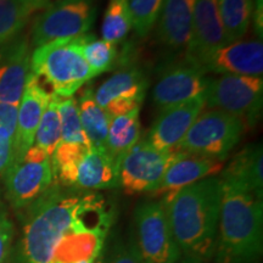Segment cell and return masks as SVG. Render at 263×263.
Returning <instances> with one entry per match:
<instances>
[{"mask_svg":"<svg viewBox=\"0 0 263 263\" xmlns=\"http://www.w3.org/2000/svg\"><path fill=\"white\" fill-rule=\"evenodd\" d=\"M20 263H51L62 238L84 223L112 218L104 196L97 193H73L52 184L26 207Z\"/></svg>","mask_w":263,"mask_h":263,"instance_id":"cell-1","label":"cell"},{"mask_svg":"<svg viewBox=\"0 0 263 263\" xmlns=\"http://www.w3.org/2000/svg\"><path fill=\"white\" fill-rule=\"evenodd\" d=\"M222 186L221 177H210L161 200L183 257L209 261L215 256Z\"/></svg>","mask_w":263,"mask_h":263,"instance_id":"cell-2","label":"cell"},{"mask_svg":"<svg viewBox=\"0 0 263 263\" xmlns=\"http://www.w3.org/2000/svg\"><path fill=\"white\" fill-rule=\"evenodd\" d=\"M217 263H255L263 250V202L250 190L222 179Z\"/></svg>","mask_w":263,"mask_h":263,"instance_id":"cell-3","label":"cell"},{"mask_svg":"<svg viewBox=\"0 0 263 263\" xmlns=\"http://www.w3.org/2000/svg\"><path fill=\"white\" fill-rule=\"evenodd\" d=\"M31 72L50 85L58 98L74 97L95 77L84 59L81 37L58 39L35 48L31 52Z\"/></svg>","mask_w":263,"mask_h":263,"instance_id":"cell-4","label":"cell"},{"mask_svg":"<svg viewBox=\"0 0 263 263\" xmlns=\"http://www.w3.org/2000/svg\"><path fill=\"white\" fill-rule=\"evenodd\" d=\"M245 129L238 117L212 108L197 116L176 151L224 161Z\"/></svg>","mask_w":263,"mask_h":263,"instance_id":"cell-5","label":"cell"},{"mask_svg":"<svg viewBox=\"0 0 263 263\" xmlns=\"http://www.w3.org/2000/svg\"><path fill=\"white\" fill-rule=\"evenodd\" d=\"M205 106L238 117L245 128L254 127L263 104L262 77L222 74L211 78L203 94Z\"/></svg>","mask_w":263,"mask_h":263,"instance_id":"cell-6","label":"cell"},{"mask_svg":"<svg viewBox=\"0 0 263 263\" xmlns=\"http://www.w3.org/2000/svg\"><path fill=\"white\" fill-rule=\"evenodd\" d=\"M95 15L94 0H57L35 18L32 28V45L38 48L58 39L87 34L94 24Z\"/></svg>","mask_w":263,"mask_h":263,"instance_id":"cell-7","label":"cell"},{"mask_svg":"<svg viewBox=\"0 0 263 263\" xmlns=\"http://www.w3.org/2000/svg\"><path fill=\"white\" fill-rule=\"evenodd\" d=\"M134 223L136 245L144 263H178L182 259L162 201H147L138 206Z\"/></svg>","mask_w":263,"mask_h":263,"instance_id":"cell-8","label":"cell"},{"mask_svg":"<svg viewBox=\"0 0 263 263\" xmlns=\"http://www.w3.org/2000/svg\"><path fill=\"white\" fill-rule=\"evenodd\" d=\"M6 199L14 210H25L41 197L54 183L50 156L32 145L21 160L3 174Z\"/></svg>","mask_w":263,"mask_h":263,"instance_id":"cell-9","label":"cell"},{"mask_svg":"<svg viewBox=\"0 0 263 263\" xmlns=\"http://www.w3.org/2000/svg\"><path fill=\"white\" fill-rule=\"evenodd\" d=\"M176 151H160L146 139L139 140L122 157L118 168V185L127 194L154 193Z\"/></svg>","mask_w":263,"mask_h":263,"instance_id":"cell-10","label":"cell"},{"mask_svg":"<svg viewBox=\"0 0 263 263\" xmlns=\"http://www.w3.org/2000/svg\"><path fill=\"white\" fill-rule=\"evenodd\" d=\"M147 88L146 74L138 67H128L107 78L94 91V99L111 120L140 108Z\"/></svg>","mask_w":263,"mask_h":263,"instance_id":"cell-11","label":"cell"},{"mask_svg":"<svg viewBox=\"0 0 263 263\" xmlns=\"http://www.w3.org/2000/svg\"><path fill=\"white\" fill-rule=\"evenodd\" d=\"M211 78L199 66L183 64L170 67L154 85L153 100L161 111L203 97Z\"/></svg>","mask_w":263,"mask_h":263,"instance_id":"cell-12","label":"cell"},{"mask_svg":"<svg viewBox=\"0 0 263 263\" xmlns=\"http://www.w3.org/2000/svg\"><path fill=\"white\" fill-rule=\"evenodd\" d=\"M224 45L218 0H195L192 37L184 61L203 68L209 58Z\"/></svg>","mask_w":263,"mask_h":263,"instance_id":"cell-13","label":"cell"},{"mask_svg":"<svg viewBox=\"0 0 263 263\" xmlns=\"http://www.w3.org/2000/svg\"><path fill=\"white\" fill-rule=\"evenodd\" d=\"M203 107V97H199L164 108L150 128L146 141L160 151H176Z\"/></svg>","mask_w":263,"mask_h":263,"instance_id":"cell-14","label":"cell"},{"mask_svg":"<svg viewBox=\"0 0 263 263\" xmlns=\"http://www.w3.org/2000/svg\"><path fill=\"white\" fill-rule=\"evenodd\" d=\"M207 73L262 77L263 44L261 39H240L213 52L203 65Z\"/></svg>","mask_w":263,"mask_h":263,"instance_id":"cell-15","label":"cell"},{"mask_svg":"<svg viewBox=\"0 0 263 263\" xmlns=\"http://www.w3.org/2000/svg\"><path fill=\"white\" fill-rule=\"evenodd\" d=\"M50 99L51 93L43 87L41 80L31 72L18 104L14 138V162L21 160L33 145L38 124Z\"/></svg>","mask_w":263,"mask_h":263,"instance_id":"cell-16","label":"cell"},{"mask_svg":"<svg viewBox=\"0 0 263 263\" xmlns=\"http://www.w3.org/2000/svg\"><path fill=\"white\" fill-rule=\"evenodd\" d=\"M223 168L224 161L176 151L160 184L151 194L154 196H162V200H168L185 186L210 177H216Z\"/></svg>","mask_w":263,"mask_h":263,"instance_id":"cell-17","label":"cell"},{"mask_svg":"<svg viewBox=\"0 0 263 263\" xmlns=\"http://www.w3.org/2000/svg\"><path fill=\"white\" fill-rule=\"evenodd\" d=\"M31 73V51L27 39L16 37L0 47V104L18 106Z\"/></svg>","mask_w":263,"mask_h":263,"instance_id":"cell-18","label":"cell"},{"mask_svg":"<svg viewBox=\"0 0 263 263\" xmlns=\"http://www.w3.org/2000/svg\"><path fill=\"white\" fill-rule=\"evenodd\" d=\"M195 0H164L156 21V38L171 52H185L193 29Z\"/></svg>","mask_w":263,"mask_h":263,"instance_id":"cell-19","label":"cell"},{"mask_svg":"<svg viewBox=\"0 0 263 263\" xmlns=\"http://www.w3.org/2000/svg\"><path fill=\"white\" fill-rule=\"evenodd\" d=\"M118 186V167L105 149L91 147L77 170L74 188L101 190Z\"/></svg>","mask_w":263,"mask_h":263,"instance_id":"cell-20","label":"cell"},{"mask_svg":"<svg viewBox=\"0 0 263 263\" xmlns=\"http://www.w3.org/2000/svg\"><path fill=\"white\" fill-rule=\"evenodd\" d=\"M262 144L245 146L222 170L221 179L228 180L250 190L258 197L263 196Z\"/></svg>","mask_w":263,"mask_h":263,"instance_id":"cell-21","label":"cell"},{"mask_svg":"<svg viewBox=\"0 0 263 263\" xmlns=\"http://www.w3.org/2000/svg\"><path fill=\"white\" fill-rule=\"evenodd\" d=\"M140 108L120 115L110 120L105 150L120 168V163L126 153L140 140Z\"/></svg>","mask_w":263,"mask_h":263,"instance_id":"cell-22","label":"cell"},{"mask_svg":"<svg viewBox=\"0 0 263 263\" xmlns=\"http://www.w3.org/2000/svg\"><path fill=\"white\" fill-rule=\"evenodd\" d=\"M78 115L81 126L83 128L85 137L89 140L91 147L105 149L110 117L97 104L94 99V91L90 87L83 88L80 98L77 99Z\"/></svg>","mask_w":263,"mask_h":263,"instance_id":"cell-23","label":"cell"},{"mask_svg":"<svg viewBox=\"0 0 263 263\" xmlns=\"http://www.w3.org/2000/svg\"><path fill=\"white\" fill-rule=\"evenodd\" d=\"M256 0H218L224 45L240 41L246 34L254 14Z\"/></svg>","mask_w":263,"mask_h":263,"instance_id":"cell-24","label":"cell"},{"mask_svg":"<svg viewBox=\"0 0 263 263\" xmlns=\"http://www.w3.org/2000/svg\"><path fill=\"white\" fill-rule=\"evenodd\" d=\"M90 149V146L83 144L60 141L50 157L52 176L54 179H57V184H61L66 188H74L78 166Z\"/></svg>","mask_w":263,"mask_h":263,"instance_id":"cell-25","label":"cell"},{"mask_svg":"<svg viewBox=\"0 0 263 263\" xmlns=\"http://www.w3.org/2000/svg\"><path fill=\"white\" fill-rule=\"evenodd\" d=\"M81 48L95 77L115 68L120 59L116 44L97 39L93 34L81 35Z\"/></svg>","mask_w":263,"mask_h":263,"instance_id":"cell-26","label":"cell"},{"mask_svg":"<svg viewBox=\"0 0 263 263\" xmlns=\"http://www.w3.org/2000/svg\"><path fill=\"white\" fill-rule=\"evenodd\" d=\"M32 14L20 0H0V47L18 37Z\"/></svg>","mask_w":263,"mask_h":263,"instance_id":"cell-27","label":"cell"},{"mask_svg":"<svg viewBox=\"0 0 263 263\" xmlns=\"http://www.w3.org/2000/svg\"><path fill=\"white\" fill-rule=\"evenodd\" d=\"M58 100L57 95L51 94V99L43 114L33 141V145L42 149L50 157L61 141V123L58 111Z\"/></svg>","mask_w":263,"mask_h":263,"instance_id":"cell-28","label":"cell"},{"mask_svg":"<svg viewBox=\"0 0 263 263\" xmlns=\"http://www.w3.org/2000/svg\"><path fill=\"white\" fill-rule=\"evenodd\" d=\"M130 29L132 20L128 0H110L101 27L104 41L117 44L127 37Z\"/></svg>","mask_w":263,"mask_h":263,"instance_id":"cell-29","label":"cell"},{"mask_svg":"<svg viewBox=\"0 0 263 263\" xmlns=\"http://www.w3.org/2000/svg\"><path fill=\"white\" fill-rule=\"evenodd\" d=\"M58 111L60 116L62 143L83 144V145L90 146L89 140L85 137L83 128L81 126L77 98H59Z\"/></svg>","mask_w":263,"mask_h":263,"instance_id":"cell-30","label":"cell"},{"mask_svg":"<svg viewBox=\"0 0 263 263\" xmlns=\"http://www.w3.org/2000/svg\"><path fill=\"white\" fill-rule=\"evenodd\" d=\"M164 0H128L132 28L139 37H146L155 27Z\"/></svg>","mask_w":263,"mask_h":263,"instance_id":"cell-31","label":"cell"},{"mask_svg":"<svg viewBox=\"0 0 263 263\" xmlns=\"http://www.w3.org/2000/svg\"><path fill=\"white\" fill-rule=\"evenodd\" d=\"M12 239H14V224L6 209L0 203V263H9Z\"/></svg>","mask_w":263,"mask_h":263,"instance_id":"cell-32","label":"cell"},{"mask_svg":"<svg viewBox=\"0 0 263 263\" xmlns=\"http://www.w3.org/2000/svg\"><path fill=\"white\" fill-rule=\"evenodd\" d=\"M14 138L15 136L0 126V174H4L14 162Z\"/></svg>","mask_w":263,"mask_h":263,"instance_id":"cell-33","label":"cell"},{"mask_svg":"<svg viewBox=\"0 0 263 263\" xmlns=\"http://www.w3.org/2000/svg\"><path fill=\"white\" fill-rule=\"evenodd\" d=\"M107 263H144L141 259L136 241L127 245H120L114 250Z\"/></svg>","mask_w":263,"mask_h":263,"instance_id":"cell-34","label":"cell"},{"mask_svg":"<svg viewBox=\"0 0 263 263\" xmlns=\"http://www.w3.org/2000/svg\"><path fill=\"white\" fill-rule=\"evenodd\" d=\"M17 111L18 106L16 105L0 104V126L5 127L14 136L17 123Z\"/></svg>","mask_w":263,"mask_h":263,"instance_id":"cell-35","label":"cell"},{"mask_svg":"<svg viewBox=\"0 0 263 263\" xmlns=\"http://www.w3.org/2000/svg\"><path fill=\"white\" fill-rule=\"evenodd\" d=\"M24 4L28 6L29 9L33 10V12L38 11V10L45 9L47 6L50 4V0H20Z\"/></svg>","mask_w":263,"mask_h":263,"instance_id":"cell-36","label":"cell"},{"mask_svg":"<svg viewBox=\"0 0 263 263\" xmlns=\"http://www.w3.org/2000/svg\"><path fill=\"white\" fill-rule=\"evenodd\" d=\"M178 263H207V261H201V259H195V258L182 257V259H180Z\"/></svg>","mask_w":263,"mask_h":263,"instance_id":"cell-37","label":"cell"},{"mask_svg":"<svg viewBox=\"0 0 263 263\" xmlns=\"http://www.w3.org/2000/svg\"><path fill=\"white\" fill-rule=\"evenodd\" d=\"M76 263H103V261H101L100 256H99L98 258H94V259H88V261H81V262H76Z\"/></svg>","mask_w":263,"mask_h":263,"instance_id":"cell-38","label":"cell"}]
</instances>
